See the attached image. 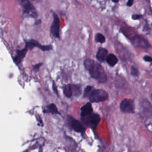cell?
<instances>
[{"instance_id":"1","label":"cell","mask_w":152,"mask_h":152,"mask_svg":"<svg viewBox=\"0 0 152 152\" xmlns=\"http://www.w3.org/2000/svg\"><path fill=\"white\" fill-rule=\"evenodd\" d=\"M84 67L90 72V76L97 80L99 83H104L107 81V77L102 66L91 59L87 58L84 62Z\"/></svg>"},{"instance_id":"2","label":"cell","mask_w":152,"mask_h":152,"mask_svg":"<svg viewBox=\"0 0 152 152\" xmlns=\"http://www.w3.org/2000/svg\"><path fill=\"white\" fill-rule=\"evenodd\" d=\"M18 2L23 9L24 14L30 17L37 18V12L30 0H18Z\"/></svg>"},{"instance_id":"3","label":"cell","mask_w":152,"mask_h":152,"mask_svg":"<svg viewBox=\"0 0 152 152\" xmlns=\"http://www.w3.org/2000/svg\"><path fill=\"white\" fill-rule=\"evenodd\" d=\"M88 97L90 102L98 103L106 100L108 97V94L104 90L95 89L91 91Z\"/></svg>"},{"instance_id":"4","label":"cell","mask_w":152,"mask_h":152,"mask_svg":"<svg viewBox=\"0 0 152 152\" xmlns=\"http://www.w3.org/2000/svg\"><path fill=\"white\" fill-rule=\"evenodd\" d=\"M59 18L58 15L53 12V21L50 28V33L52 36L55 38H60L59 35Z\"/></svg>"},{"instance_id":"5","label":"cell","mask_w":152,"mask_h":152,"mask_svg":"<svg viewBox=\"0 0 152 152\" xmlns=\"http://www.w3.org/2000/svg\"><path fill=\"white\" fill-rule=\"evenodd\" d=\"M26 46L28 49H31L34 47L39 48L40 50L43 51H48L52 49L53 47L50 45H42L39 43L37 41L34 39H31L29 40H27L26 42Z\"/></svg>"},{"instance_id":"6","label":"cell","mask_w":152,"mask_h":152,"mask_svg":"<svg viewBox=\"0 0 152 152\" xmlns=\"http://www.w3.org/2000/svg\"><path fill=\"white\" fill-rule=\"evenodd\" d=\"M100 121V117L97 113H91L88 116H86L84 122L91 128L94 129L97 127Z\"/></svg>"},{"instance_id":"7","label":"cell","mask_w":152,"mask_h":152,"mask_svg":"<svg viewBox=\"0 0 152 152\" xmlns=\"http://www.w3.org/2000/svg\"><path fill=\"white\" fill-rule=\"evenodd\" d=\"M120 109L124 113H133L134 112V103L131 99H125L120 104Z\"/></svg>"},{"instance_id":"8","label":"cell","mask_w":152,"mask_h":152,"mask_svg":"<svg viewBox=\"0 0 152 152\" xmlns=\"http://www.w3.org/2000/svg\"><path fill=\"white\" fill-rule=\"evenodd\" d=\"M132 44L136 47H141L143 48H147L150 45L147 40L141 36H135L131 40Z\"/></svg>"},{"instance_id":"9","label":"cell","mask_w":152,"mask_h":152,"mask_svg":"<svg viewBox=\"0 0 152 152\" xmlns=\"http://www.w3.org/2000/svg\"><path fill=\"white\" fill-rule=\"evenodd\" d=\"M141 109L143 115L147 118L152 116V105L146 99L141 102Z\"/></svg>"},{"instance_id":"10","label":"cell","mask_w":152,"mask_h":152,"mask_svg":"<svg viewBox=\"0 0 152 152\" xmlns=\"http://www.w3.org/2000/svg\"><path fill=\"white\" fill-rule=\"evenodd\" d=\"M68 122L71 126V128L76 132H80V133H83L85 131V128L83 126V125L81 124L80 121L78 120L69 116Z\"/></svg>"},{"instance_id":"11","label":"cell","mask_w":152,"mask_h":152,"mask_svg":"<svg viewBox=\"0 0 152 152\" xmlns=\"http://www.w3.org/2000/svg\"><path fill=\"white\" fill-rule=\"evenodd\" d=\"M28 49L26 46H25V48L23 49L17 50L16 51V55L14 57V61L17 65L19 64L22 61L23 58L25 57Z\"/></svg>"},{"instance_id":"12","label":"cell","mask_w":152,"mask_h":152,"mask_svg":"<svg viewBox=\"0 0 152 152\" xmlns=\"http://www.w3.org/2000/svg\"><path fill=\"white\" fill-rule=\"evenodd\" d=\"M108 55V51L104 48H99L96 53V58L100 62H103L106 61Z\"/></svg>"},{"instance_id":"13","label":"cell","mask_w":152,"mask_h":152,"mask_svg":"<svg viewBox=\"0 0 152 152\" xmlns=\"http://www.w3.org/2000/svg\"><path fill=\"white\" fill-rule=\"evenodd\" d=\"M92 112H93V107L90 102L86 103L81 108V116L82 117L88 116L91 114Z\"/></svg>"},{"instance_id":"14","label":"cell","mask_w":152,"mask_h":152,"mask_svg":"<svg viewBox=\"0 0 152 152\" xmlns=\"http://www.w3.org/2000/svg\"><path fill=\"white\" fill-rule=\"evenodd\" d=\"M106 61L109 66H113L117 64L118 59V58L116 56V55H115L113 53H110L107 55Z\"/></svg>"},{"instance_id":"15","label":"cell","mask_w":152,"mask_h":152,"mask_svg":"<svg viewBox=\"0 0 152 152\" xmlns=\"http://www.w3.org/2000/svg\"><path fill=\"white\" fill-rule=\"evenodd\" d=\"M45 113H51L53 114H60L59 112L56 105L53 103H51L49 105H48L46 108L44 109Z\"/></svg>"},{"instance_id":"16","label":"cell","mask_w":152,"mask_h":152,"mask_svg":"<svg viewBox=\"0 0 152 152\" xmlns=\"http://www.w3.org/2000/svg\"><path fill=\"white\" fill-rule=\"evenodd\" d=\"M63 90H64V95L66 97H71L73 95L72 90V88H71V84L65 85L64 87Z\"/></svg>"},{"instance_id":"17","label":"cell","mask_w":152,"mask_h":152,"mask_svg":"<svg viewBox=\"0 0 152 152\" xmlns=\"http://www.w3.org/2000/svg\"><path fill=\"white\" fill-rule=\"evenodd\" d=\"M71 88H72V93L74 96H78L80 94L81 90L80 86L79 85L72 84Z\"/></svg>"},{"instance_id":"18","label":"cell","mask_w":152,"mask_h":152,"mask_svg":"<svg viewBox=\"0 0 152 152\" xmlns=\"http://www.w3.org/2000/svg\"><path fill=\"white\" fill-rule=\"evenodd\" d=\"M95 40L96 42L103 43L105 42L106 39L105 37L102 34L98 33L95 35Z\"/></svg>"},{"instance_id":"19","label":"cell","mask_w":152,"mask_h":152,"mask_svg":"<svg viewBox=\"0 0 152 152\" xmlns=\"http://www.w3.org/2000/svg\"><path fill=\"white\" fill-rule=\"evenodd\" d=\"M91 88H92V87L91 86H87L85 90H84V97H87L89 96V94L91 92Z\"/></svg>"},{"instance_id":"20","label":"cell","mask_w":152,"mask_h":152,"mask_svg":"<svg viewBox=\"0 0 152 152\" xmlns=\"http://www.w3.org/2000/svg\"><path fill=\"white\" fill-rule=\"evenodd\" d=\"M131 74L133 76H137L138 75V71L137 68L134 66H132L131 70Z\"/></svg>"},{"instance_id":"21","label":"cell","mask_w":152,"mask_h":152,"mask_svg":"<svg viewBox=\"0 0 152 152\" xmlns=\"http://www.w3.org/2000/svg\"><path fill=\"white\" fill-rule=\"evenodd\" d=\"M42 65V63H39V64H37L36 65H34L33 66V69L34 72H37L39 70V68Z\"/></svg>"},{"instance_id":"22","label":"cell","mask_w":152,"mask_h":152,"mask_svg":"<svg viewBox=\"0 0 152 152\" xmlns=\"http://www.w3.org/2000/svg\"><path fill=\"white\" fill-rule=\"evenodd\" d=\"M141 17V15H139V14H133L132 15V18L133 20H138L140 19V18Z\"/></svg>"},{"instance_id":"23","label":"cell","mask_w":152,"mask_h":152,"mask_svg":"<svg viewBox=\"0 0 152 152\" xmlns=\"http://www.w3.org/2000/svg\"><path fill=\"white\" fill-rule=\"evenodd\" d=\"M144 59L147 62H152V58L150 57V56L146 55L144 56Z\"/></svg>"},{"instance_id":"24","label":"cell","mask_w":152,"mask_h":152,"mask_svg":"<svg viewBox=\"0 0 152 152\" xmlns=\"http://www.w3.org/2000/svg\"><path fill=\"white\" fill-rule=\"evenodd\" d=\"M133 2H134V0H128L126 5L128 7H131L133 4Z\"/></svg>"},{"instance_id":"25","label":"cell","mask_w":152,"mask_h":152,"mask_svg":"<svg viewBox=\"0 0 152 152\" xmlns=\"http://www.w3.org/2000/svg\"><path fill=\"white\" fill-rule=\"evenodd\" d=\"M53 90L55 91V92L56 94H58V91H57L56 89V87H55V85L54 83L53 84Z\"/></svg>"},{"instance_id":"26","label":"cell","mask_w":152,"mask_h":152,"mask_svg":"<svg viewBox=\"0 0 152 152\" xmlns=\"http://www.w3.org/2000/svg\"><path fill=\"white\" fill-rule=\"evenodd\" d=\"M119 1V0H112V2H114V3H117V2H118Z\"/></svg>"},{"instance_id":"27","label":"cell","mask_w":152,"mask_h":152,"mask_svg":"<svg viewBox=\"0 0 152 152\" xmlns=\"http://www.w3.org/2000/svg\"><path fill=\"white\" fill-rule=\"evenodd\" d=\"M151 99H152V94H151Z\"/></svg>"},{"instance_id":"28","label":"cell","mask_w":152,"mask_h":152,"mask_svg":"<svg viewBox=\"0 0 152 152\" xmlns=\"http://www.w3.org/2000/svg\"></svg>"}]
</instances>
